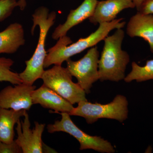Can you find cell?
I'll return each instance as SVG.
<instances>
[{
    "mask_svg": "<svg viewBox=\"0 0 153 153\" xmlns=\"http://www.w3.org/2000/svg\"><path fill=\"white\" fill-rule=\"evenodd\" d=\"M123 19H115L111 22L101 23L94 33L86 38H80L75 43H72L71 38L67 36L59 38L56 44L47 51L44 68L52 65L62 66L64 61L72 56L94 47L104 40L112 30L123 28L126 24Z\"/></svg>",
    "mask_w": 153,
    "mask_h": 153,
    "instance_id": "1",
    "label": "cell"
},
{
    "mask_svg": "<svg viewBox=\"0 0 153 153\" xmlns=\"http://www.w3.org/2000/svg\"><path fill=\"white\" fill-rule=\"evenodd\" d=\"M32 17L33 24L31 29L32 35H34L37 26L40 30L38 45L31 58L25 61V70L19 74L23 83L30 85H33L37 79H41L45 71L44 60L47 55L45 49L46 38L49 30L55 24L57 14L55 11L49 13L48 8L42 6L36 9Z\"/></svg>",
    "mask_w": 153,
    "mask_h": 153,
    "instance_id": "2",
    "label": "cell"
},
{
    "mask_svg": "<svg viewBox=\"0 0 153 153\" xmlns=\"http://www.w3.org/2000/svg\"><path fill=\"white\" fill-rule=\"evenodd\" d=\"M124 31L117 29L114 34L105 38L104 45L99 60V80L118 82L124 80L130 62L128 53L122 49Z\"/></svg>",
    "mask_w": 153,
    "mask_h": 153,
    "instance_id": "3",
    "label": "cell"
},
{
    "mask_svg": "<svg viewBox=\"0 0 153 153\" xmlns=\"http://www.w3.org/2000/svg\"><path fill=\"white\" fill-rule=\"evenodd\" d=\"M128 102L125 96H116L111 102L105 104L81 101L69 113L70 116L84 118L88 124H92L100 119H109L123 123L128 117Z\"/></svg>",
    "mask_w": 153,
    "mask_h": 153,
    "instance_id": "4",
    "label": "cell"
},
{
    "mask_svg": "<svg viewBox=\"0 0 153 153\" xmlns=\"http://www.w3.org/2000/svg\"><path fill=\"white\" fill-rule=\"evenodd\" d=\"M72 77L67 68L54 65L52 68L44 71L41 79L44 85L72 105L86 101L85 91L78 83L73 82Z\"/></svg>",
    "mask_w": 153,
    "mask_h": 153,
    "instance_id": "5",
    "label": "cell"
},
{
    "mask_svg": "<svg viewBox=\"0 0 153 153\" xmlns=\"http://www.w3.org/2000/svg\"><path fill=\"white\" fill-rule=\"evenodd\" d=\"M61 116L60 120L55 121L47 126L48 132H64L76 139L80 144V150L92 149L101 153H114L115 150L111 143L101 137L91 136L85 133L76 126L67 112H55Z\"/></svg>",
    "mask_w": 153,
    "mask_h": 153,
    "instance_id": "6",
    "label": "cell"
},
{
    "mask_svg": "<svg viewBox=\"0 0 153 153\" xmlns=\"http://www.w3.org/2000/svg\"><path fill=\"white\" fill-rule=\"evenodd\" d=\"M99 56L97 47H92L79 60L73 61L69 58L66 60V68L71 76L76 77L77 83L86 94L90 93L93 83L99 80Z\"/></svg>",
    "mask_w": 153,
    "mask_h": 153,
    "instance_id": "7",
    "label": "cell"
},
{
    "mask_svg": "<svg viewBox=\"0 0 153 153\" xmlns=\"http://www.w3.org/2000/svg\"><path fill=\"white\" fill-rule=\"evenodd\" d=\"M24 120H19L17 123L18 137L15 141L22 149L23 153H42V134L45 124L35 122V127L30 128V118L27 112L24 116Z\"/></svg>",
    "mask_w": 153,
    "mask_h": 153,
    "instance_id": "8",
    "label": "cell"
},
{
    "mask_svg": "<svg viewBox=\"0 0 153 153\" xmlns=\"http://www.w3.org/2000/svg\"><path fill=\"white\" fill-rule=\"evenodd\" d=\"M36 86L22 83L7 86L0 91V107L16 111L29 110L33 105L32 94Z\"/></svg>",
    "mask_w": 153,
    "mask_h": 153,
    "instance_id": "9",
    "label": "cell"
},
{
    "mask_svg": "<svg viewBox=\"0 0 153 153\" xmlns=\"http://www.w3.org/2000/svg\"><path fill=\"white\" fill-rule=\"evenodd\" d=\"M97 2V0H84L78 7L71 10L66 22L55 28L52 34V39L57 40L66 36L71 28L90 18L94 13Z\"/></svg>",
    "mask_w": 153,
    "mask_h": 153,
    "instance_id": "10",
    "label": "cell"
},
{
    "mask_svg": "<svg viewBox=\"0 0 153 153\" xmlns=\"http://www.w3.org/2000/svg\"><path fill=\"white\" fill-rule=\"evenodd\" d=\"M134 8L135 6L132 0L98 1L94 13L88 19L95 25L109 22L116 19L118 14L125 9Z\"/></svg>",
    "mask_w": 153,
    "mask_h": 153,
    "instance_id": "11",
    "label": "cell"
},
{
    "mask_svg": "<svg viewBox=\"0 0 153 153\" xmlns=\"http://www.w3.org/2000/svg\"><path fill=\"white\" fill-rule=\"evenodd\" d=\"M32 97L33 104H39L44 108L54 110V113L69 114L74 108L70 102L44 84L33 91Z\"/></svg>",
    "mask_w": 153,
    "mask_h": 153,
    "instance_id": "12",
    "label": "cell"
},
{
    "mask_svg": "<svg viewBox=\"0 0 153 153\" xmlns=\"http://www.w3.org/2000/svg\"><path fill=\"white\" fill-rule=\"evenodd\" d=\"M126 33L131 38H142L149 45L153 53V15L137 12L132 16L127 25Z\"/></svg>",
    "mask_w": 153,
    "mask_h": 153,
    "instance_id": "13",
    "label": "cell"
},
{
    "mask_svg": "<svg viewBox=\"0 0 153 153\" xmlns=\"http://www.w3.org/2000/svg\"><path fill=\"white\" fill-rule=\"evenodd\" d=\"M25 43V31L21 24H11L0 32V54L15 53Z\"/></svg>",
    "mask_w": 153,
    "mask_h": 153,
    "instance_id": "14",
    "label": "cell"
},
{
    "mask_svg": "<svg viewBox=\"0 0 153 153\" xmlns=\"http://www.w3.org/2000/svg\"><path fill=\"white\" fill-rule=\"evenodd\" d=\"M26 110L16 111L0 107V141L10 143L14 140V126L25 116Z\"/></svg>",
    "mask_w": 153,
    "mask_h": 153,
    "instance_id": "15",
    "label": "cell"
},
{
    "mask_svg": "<svg viewBox=\"0 0 153 153\" xmlns=\"http://www.w3.org/2000/svg\"><path fill=\"white\" fill-rule=\"evenodd\" d=\"M131 67V71L124 79L126 82H130L133 80L141 82L153 79V59L147 60L146 65L143 66L133 62Z\"/></svg>",
    "mask_w": 153,
    "mask_h": 153,
    "instance_id": "16",
    "label": "cell"
},
{
    "mask_svg": "<svg viewBox=\"0 0 153 153\" xmlns=\"http://www.w3.org/2000/svg\"><path fill=\"white\" fill-rule=\"evenodd\" d=\"M14 63L10 58L0 57V82H8L15 85L23 83L19 74L11 70Z\"/></svg>",
    "mask_w": 153,
    "mask_h": 153,
    "instance_id": "17",
    "label": "cell"
},
{
    "mask_svg": "<svg viewBox=\"0 0 153 153\" xmlns=\"http://www.w3.org/2000/svg\"><path fill=\"white\" fill-rule=\"evenodd\" d=\"M18 7L19 4L16 0H0V22L10 17Z\"/></svg>",
    "mask_w": 153,
    "mask_h": 153,
    "instance_id": "18",
    "label": "cell"
},
{
    "mask_svg": "<svg viewBox=\"0 0 153 153\" xmlns=\"http://www.w3.org/2000/svg\"><path fill=\"white\" fill-rule=\"evenodd\" d=\"M22 153V149L14 140L10 143L0 141V153Z\"/></svg>",
    "mask_w": 153,
    "mask_h": 153,
    "instance_id": "19",
    "label": "cell"
},
{
    "mask_svg": "<svg viewBox=\"0 0 153 153\" xmlns=\"http://www.w3.org/2000/svg\"><path fill=\"white\" fill-rule=\"evenodd\" d=\"M137 12L143 14H153V0H143Z\"/></svg>",
    "mask_w": 153,
    "mask_h": 153,
    "instance_id": "20",
    "label": "cell"
},
{
    "mask_svg": "<svg viewBox=\"0 0 153 153\" xmlns=\"http://www.w3.org/2000/svg\"><path fill=\"white\" fill-rule=\"evenodd\" d=\"M42 150H43V153L56 152H55V151L54 150L49 147L48 146L43 143H42Z\"/></svg>",
    "mask_w": 153,
    "mask_h": 153,
    "instance_id": "21",
    "label": "cell"
},
{
    "mask_svg": "<svg viewBox=\"0 0 153 153\" xmlns=\"http://www.w3.org/2000/svg\"><path fill=\"white\" fill-rule=\"evenodd\" d=\"M18 1L19 7L21 9V10H24L27 6L26 0H19Z\"/></svg>",
    "mask_w": 153,
    "mask_h": 153,
    "instance_id": "22",
    "label": "cell"
},
{
    "mask_svg": "<svg viewBox=\"0 0 153 153\" xmlns=\"http://www.w3.org/2000/svg\"><path fill=\"white\" fill-rule=\"evenodd\" d=\"M132 1L135 6V7L137 10L140 7L143 0H132Z\"/></svg>",
    "mask_w": 153,
    "mask_h": 153,
    "instance_id": "23",
    "label": "cell"
}]
</instances>
